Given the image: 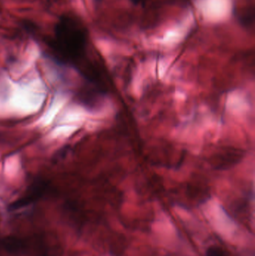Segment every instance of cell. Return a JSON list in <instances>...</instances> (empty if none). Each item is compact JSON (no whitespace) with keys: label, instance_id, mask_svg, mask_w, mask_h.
I'll list each match as a JSON object with an SVG mask.
<instances>
[{"label":"cell","instance_id":"cell-1","mask_svg":"<svg viewBox=\"0 0 255 256\" xmlns=\"http://www.w3.org/2000/svg\"><path fill=\"white\" fill-rule=\"evenodd\" d=\"M88 38V32L79 20L63 16L55 25L52 46L62 61L79 64L86 57Z\"/></svg>","mask_w":255,"mask_h":256},{"label":"cell","instance_id":"cell-2","mask_svg":"<svg viewBox=\"0 0 255 256\" xmlns=\"http://www.w3.org/2000/svg\"><path fill=\"white\" fill-rule=\"evenodd\" d=\"M47 188V184L43 180H37L31 185L26 195L15 202L10 206L12 210L20 208L24 206H28L30 203L36 201L42 196Z\"/></svg>","mask_w":255,"mask_h":256},{"label":"cell","instance_id":"cell-3","mask_svg":"<svg viewBox=\"0 0 255 256\" xmlns=\"http://www.w3.org/2000/svg\"><path fill=\"white\" fill-rule=\"evenodd\" d=\"M206 256H226V254L221 248L211 246L207 250Z\"/></svg>","mask_w":255,"mask_h":256},{"label":"cell","instance_id":"cell-4","mask_svg":"<svg viewBox=\"0 0 255 256\" xmlns=\"http://www.w3.org/2000/svg\"><path fill=\"white\" fill-rule=\"evenodd\" d=\"M143 1L144 0H130V2H133L134 4H141V3H142Z\"/></svg>","mask_w":255,"mask_h":256}]
</instances>
